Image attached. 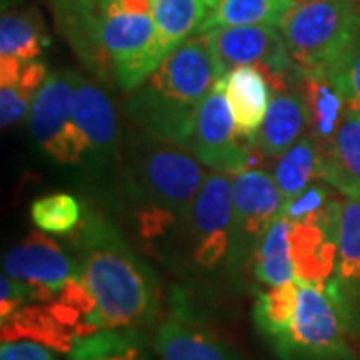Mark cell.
<instances>
[{"mask_svg": "<svg viewBox=\"0 0 360 360\" xmlns=\"http://www.w3.org/2000/svg\"><path fill=\"white\" fill-rule=\"evenodd\" d=\"M54 22L96 80L124 92L160 66L153 0H46Z\"/></svg>", "mask_w": 360, "mask_h": 360, "instance_id": "1", "label": "cell"}, {"mask_svg": "<svg viewBox=\"0 0 360 360\" xmlns=\"http://www.w3.org/2000/svg\"><path fill=\"white\" fill-rule=\"evenodd\" d=\"M75 246L77 278L92 302L89 335L103 328H141L155 321V274L110 222L96 212H86L78 224Z\"/></svg>", "mask_w": 360, "mask_h": 360, "instance_id": "2", "label": "cell"}, {"mask_svg": "<svg viewBox=\"0 0 360 360\" xmlns=\"http://www.w3.org/2000/svg\"><path fill=\"white\" fill-rule=\"evenodd\" d=\"M219 80L210 39L198 32L130 92L124 110L142 132L188 150L198 106Z\"/></svg>", "mask_w": 360, "mask_h": 360, "instance_id": "3", "label": "cell"}, {"mask_svg": "<svg viewBox=\"0 0 360 360\" xmlns=\"http://www.w3.org/2000/svg\"><path fill=\"white\" fill-rule=\"evenodd\" d=\"M205 165L186 148L146 132L130 141L129 191L139 200L144 232L156 234L184 219L205 184Z\"/></svg>", "mask_w": 360, "mask_h": 360, "instance_id": "4", "label": "cell"}, {"mask_svg": "<svg viewBox=\"0 0 360 360\" xmlns=\"http://www.w3.org/2000/svg\"><path fill=\"white\" fill-rule=\"evenodd\" d=\"M359 22L345 0H295L278 28L298 72L326 77Z\"/></svg>", "mask_w": 360, "mask_h": 360, "instance_id": "5", "label": "cell"}, {"mask_svg": "<svg viewBox=\"0 0 360 360\" xmlns=\"http://www.w3.org/2000/svg\"><path fill=\"white\" fill-rule=\"evenodd\" d=\"M348 338L345 322L326 290L300 284L295 319L286 333L270 345L281 360H360Z\"/></svg>", "mask_w": 360, "mask_h": 360, "instance_id": "6", "label": "cell"}, {"mask_svg": "<svg viewBox=\"0 0 360 360\" xmlns=\"http://www.w3.org/2000/svg\"><path fill=\"white\" fill-rule=\"evenodd\" d=\"M284 198L272 174L246 168L232 176V232L229 264L243 269L255 257L270 226L283 217Z\"/></svg>", "mask_w": 360, "mask_h": 360, "instance_id": "7", "label": "cell"}, {"mask_svg": "<svg viewBox=\"0 0 360 360\" xmlns=\"http://www.w3.org/2000/svg\"><path fill=\"white\" fill-rule=\"evenodd\" d=\"M217 60L219 77L224 78L238 66H258L274 92L288 90L300 77L292 65L278 26H219L206 32Z\"/></svg>", "mask_w": 360, "mask_h": 360, "instance_id": "8", "label": "cell"}, {"mask_svg": "<svg viewBox=\"0 0 360 360\" xmlns=\"http://www.w3.org/2000/svg\"><path fill=\"white\" fill-rule=\"evenodd\" d=\"M30 134L58 165H80L90 144L72 116V70L49 72L34 96L28 118Z\"/></svg>", "mask_w": 360, "mask_h": 360, "instance_id": "9", "label": "cell"}, {"mask_svg": "<svg viewBox=\"0 0 360 360\" xmlns=\"http://www.w3.org/2000/svg\"><path fill=\"white\" fill-rule=\"evenodd\" d=\"M193 262L202 270L219 266L231 252L232 179L226 172H208L191 210L182 219Z\"/></svg>", "mask_w": 360, "mask_h": 360, "instance_id": "10", "label": "cell"}, {"mask_svg": "<svg viewBox=\"0 0 360 360\" xmlns=\"http://www.w3.org/2000/svg\"><path fill=\"white\" fill-rule=\"evenodd\" d=\"M238 139L224 90V78H220L198 106L188 153H193L205 167L234 176L246 168H252V153L248 144H240Z\"/></svg>", "mask_w": 360, "mask_h": 360, "instance_id": "11", "label": "cell"}, {"mask_svg": "<svg viewBox=\"0 0 360 360\" xmlns=\"http://www.w3.org/2000/svg\"><path fill=\"white\" fill-rule=\"evenodd\" d=\"M342 202L330 200L319 212L290 224L288 246L295 281L326 288L338 258Z\"/></svg>", "mask_w": 360, "mask_h": 360, "instance_id": "12", "label": "cell"}, {"mask_svg": "<svg viewBox=\"0 0 360 360\" xmlns=\"http://www.w3.org/2000/svg\"><path fill=\"white\" fill-rule=\"evenodd\" d=\"M77 270V257L68 255L46 232L28 234L2 258V274L34 286L42 304L52 302Z\"/></svg>", "mask_w": 360, "mask_h": 360, "instance_id": "13", "label": "cell"}, {"mask_svg": "<svg viewBox=\"0 0 360 360\" xmlns=\"http://www.w3.org/2000/svg\"><path fill=\"white\" fill-rule=\"evenodd\" d=\"M324 290L335 302L350 340L360 347V200L356 198L342 202L338 258Z\"/></svg>", "mask_w": 360, "mask_h": 360, "instance_id": "14", "label": "cell"}, {"mask_svg": "<svg viewBox=\"0 0 360 360\" xmlns=\"http://www.w3.org/2000/svg\"><path fill=\"white\" fill-rule=\"evenodd\" d=\"M72 116L90 144L92 165H106L118 150V120L112 101L89 78L72 72Z\"/></svg>", "mask_w": 360, "mask_h": 360, "instance_id": "15", "label": "cell"}, {"mask_svg": "<svg viewBox=\"0 0 360 360\" xmlns=\"http://www.w3.org/2000/svg\"><path fill=\"white\" fill-rule=\"evenodd\" d=\"M321 150L319 179L360 200V110H347L333 142Z\"/></svg>", "mask_w": 360, "mask_h": 360, "instance_id": "16", "label": "cell"}, {"mask_svg": "<svg viewBox=\"0 0 360 360\" xmlns=\"http://www.w3.org/2000/svg\"><path fill=\"white\" fill-rule=\"evenodd\" d=\"M224 90L238 136L255 141L272 101L269 78L258 66H238L224 77Z\"/></svg>", "mask_w": 360, "mask_h": 360, "instance_id": "17", "label": "cell"}, {"mask_svg": "<svg viewBox=\"0 0 360 360\" xmlns=\"http://www.w3.org/2000/svg\"><path fill=\"white\" fill-rule=\"evenodd\" d=\"M307 129V110L302 96L292 90L272 92L269 112L258 130L255 146L258 155L278 158L283 156L295 142L302 139Z\"/></svg>", "mask_w": 360, "mask_h": 360, "instance_id": "18", "label": "cell"}, {"mask_svg": "<svg viewBox=\"0 0 360 360\" xmlns=\"http://www.w3.org/2000/svg\"><path fill=\"white\" fill-rule=\"evenodd\" d=\"M155 350L160 360H243L219 338L179 319L158 324Z\"/></svg>", "mask_w": 360, "mask_h": 360, "instance_id": "19", "label": "cell"}, {"mask_svg": "<svg viewBox=\"0 0 360 360\" xmlns=\"http://www.w3.org/2000/svg\"><path fill=\"white\" fill-rule=\"evenodd\" d=\"M296 84V92L302 96L307 110L309 134L321 148H326L335 139L342 116L347 115V104L330 78L324 75H300Z\"/></svg>", "mask_w": 360, "mask_h": 360, "instance_id": "20", "label": "cell"}, {"mask_svg": "<svg viewBox=\"0 0 360 360\" xmlns=\"http://www.w3.org/2000/svg\"><path fill=\"white\" fill-rule=\"evenodd\" d=\"M2 342H14V340H32L44 347L52 348L56 352H70L75 347L77 335L72 328H68L60 321L51 304H26L18 309L8 319L2 321Z\"/></svg>", "mask_w": 360, "mask_h": 360, "instance_id": "21", "label": "cell"}, {"mask_svg": "<svg viewBox=\"0 0 360 360\" xmlns=\"http://www.w3.org/2000/svg\"><path fill=\"white\" fill-rule=\"evenodd\" d=\"M206 14V0H153L156 51L160 65L184 40L198 34Z\"/></svg>", "mask_w": 360, "mask_h": 360, "instance_id": "22", "label": "cell"}, {"mask_svg": "<svg viewBox=\"0 0 360 360\" xmlns=\"http://www.w3.org/2000/svg\"><path fill=\"white\" fill-rule=\"evenodd\" d=\"M321 160V146L310 134H302L300 141L295 142L283 156H278L272 170V179L286 205L304 193L312 180L319 179Z\"/></svg>", "mask_w": 360, "mask_h": 360, "instance_id": "23", "label": "cell"}, {"mask_svg": "<svg viewBox=\"0 0 360 360\" xmlns=\"http://www.w3.org/2000/svg\"><path fill=\"white\" fill-rule=\"evenodd\" d=\"M292 4L295 0H219L206 14L198 32L219 26H281Z\"/></svg>", "mask_w": 360, "mask_h": 360, "instance_id": "24", "label": "cell"}, {"mask_svg": "<svg viewBox=\"0 0 360 360\" xmlns=\"http://www.w3.org/2000/svg\"><path fill=\"white\" fill-rule=\"evenodd\" d=\"M49 34L37 11L11 13L0 18V56H14L22 63H34L49 46Z\"/></svg>", "mask_w": 360, "mask_h": 360, "instance_id": "25", "label": "cell"}, {"mask_svg": "<svg viewBox=\"0 0 360 360\" xmlns=\"http://www.w3.org/2000/svg\"><path fill=\"white\" fill-rule=\"evenodd\" d=\"M290 220H276L262 243L258 246L252 272L258 283L266 286H278V284L295 281V266L290 258V246H288V234H290Z\"/></svg>", "mask_w": 360, "mask_h": 360, "instance_id": "26", "label": "cell"}, {"mask_svg": "<svg viewBox=\"0 0 360 360\" xmlns=\"http://www.w3.org/2000/svg\"><path fill=\"white\" fill-rule=\"evenodd\" d=\"M298 296L300 284L296 281L269 286V290L258 295L252 310V321L269 342H274L290 326L298 309Z\"/></svg>", "mask_w": 360, "mask_h": 360, "instance_id": "27", "label": "cell"}, {"mask_svg": "<svg viewBox=\"0 0 360 360\" xmlns=\"http://www.w3.org/2000/svg\"><path fill=\"white\" fill-rule=\"evenodd\" d=\"M30 219L39 231L54 236H66L78 229L82 220V208L75 194L52 193L32 202Z\"/></svg>", "mask_w": 360, "mask_h": 360, "instance_id": "28", "label": "cell"}, {"mask_svg": "<svg viewBox=\"0 0 360 360\" xmlns=\"http://www.w3.org/2000/svg\"><path fill=\"white\" fill-rule=\"evenodd\" d=\"M49 77L44 63L34 60L25 66V72L14 86L0 89V122L2 129L18 124L34 103V96Z\"/></svg>", "mask_w": 360, "mask_h": 360, "instance_id": "29", "label": "cell"}, {"mask_svg": "<svg viewBox=\"0 0 360 360\" xmlns=\"http://www.w3.org/2000/svg\"><path fill=\"white\" fill-rule=\"evenodd\" d=\"M326 77L340 92L348 110H360V22L354 37Z\"/></svg>", "mask_w": 360, "mask_h": 360, "instance_id": "30", "label": "cell"}, {"mask_svg": "<svg viewBox=\"0 0 360 360\" xmlns=\"http://www.w3.org/2000/svg\"><path fill=\"white\" fill-rule=\"evenodd\" d=\"M34 302H39V292L34 286L2 274V278H0V321L8 319L18 309H22L26 304H34Z\"/></svg>", "mask_w": 360, "mask_h": 360, "instance_id": "31", "label": "cell"}, {"mask_svg": "<svg viewBox=\"0 0 360 360\" xmlns=\"http://www.w3.org/2000/svg\"><path fill=\"white\" fill-rule=\"evenodd\" d=\"M330 188H333V186H326V182H322V184H312V186H309L300 196H296L292 202L284 205L283 217L290 220V222H296V220L307 219L310 214L319 212L322 206L333 200Z\"/></svg>", "mask_w": 360, "mask_h": 360, "instance_id": "32", "label": "cell"}, {"mask_svg": "<svg viewBox=\"0 0 360 360\" xmlns=\"http://www.w3.org/2000/svg\"><path fill=\"white\" fill-rule=\"evenodd\" d=\"M0 360H56V352L32 340H14L2 342Z\"/></svg>", "mask_w": 360, "mask_h": 360, "instance_id": "33", "label": "cell"}, {"mask_svg": "<svg viewBox=\"0 0 360 360\" xmlns=\"http://www.w3.org/2000/svg\"><path fill=\"white\" fill-rule=\"evenodd\" d=\"M94 360H144V345L130 348V350H124V352L115 354V356H104V359Z\"/></svg>", "mask_w": 360, "mask_h": 360, "instance_id": "34", "label": "cell"}, {"mask_svg": "<svg viewBox=\"0 0 360 360\" xmlns=\"http://www.w3.org/2000/svg\"><path fill=\"white\" fill-rule=\"evenodd\" d=\"M345 2H347L348 6L352 8V13L356 14V16L360 18V0H345Z\"/></svg>", "mask_w": 360, "mask_h": 360, "instance_id": "35", "label": "cell"}, {"mask_svg": "<svg viewBox=\"0 0 360 360\" xmlns=\"http://www.w3.org/2000/svg\"><path fill=\"white\" fill-rule=\"evenodd\" d=\"M16 2H20V0H2V8L6 11L8 6H13V4H16Z\"/></svg>", "mask_w": 360, "mask_h": 360, "instance_id": "36", "label": "cell"}, {"mask_svg": "<svg viewBox=\"0 0 360 360\" xmlns=\"http://www.w3.org/2000/svg\"><path fill=\"white\" fill-rule=\"evenodd\" d=\"M217 2H219V0H206V4H208V13L214 8V4H217Z\"/></svg>", "mask_w": 360, "mask_h": 360, "instance_id": "37", "label": "cell"}]
</instances>
